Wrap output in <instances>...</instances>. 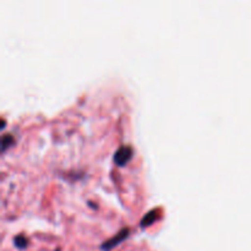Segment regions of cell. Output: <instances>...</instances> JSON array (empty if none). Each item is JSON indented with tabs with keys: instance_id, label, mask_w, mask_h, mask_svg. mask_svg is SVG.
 <instances>
[{
	"instance_id": "cell-3",
	"label": "cell",
	"mask_w": 251,
	"mask_h": 251,
	"mask_svg": "<svg viewBox=\"0 0 251 251\" xmlns=\"http://www.w3.org/2000/svg\"><path fill=\"white\" fill-rule=\"evenodd\" d=\"M157 212H158V211H157V210H152L151 212L147 213V215L145 216V217L142 218V221H141L142 227H146V226L151 225V223L153 222V221L157 218Z\"/></svg>"
},
{
	"instance_id": "cell-1",
	"label": "cell",
	"mask_w": 251,
	"mask_h": 251,
	"mask_svg": "<svg viewBox=\"0 0 251 251\" xmlns=\"http://www.w3.org/2000/svg\"><path fill=\"white\" fill-rule=\"evenodd\" d=\"M132 156V149L127 145L119 147V149L115 151L114 153V161L115 163L119 164V166H124L125 163H127V161H130Z\"/></svg>"
},
{
	"instance_id": "cell-4",
	"label": "cell",
	"mask_w": 251,
	"mask_h": 251,
	"mask_svg": "<svg viewBox=\"0 0 251 251\" xmlns=\"http://www.w3.org/2000/svg\"><path fill=\"white\" fill-rule=\"evenodd\" d=\"M14 142V136L12 135H4L1 139V146H2V150L7 149V147L10 146V145Z\"/></svg>"
},
{
	"instance_id": "cell-5",
	"label": "cell",
	"mask_w": 251,
	"mask_h": 251,
	"mask_svg": "<svg viewBox=\"0 0 251 251\" xmlns=\"http://www.w3.org/2000/svg\"><path fill=\"white\" fill-rule=\"evenodd\" d=\"M15 244H16L17 248L24 249V248H26L27 245V239L24 237V235H17V237L15 238Z\"/></svg>"
},
{
	"instance_id": "cell-2",
	"label": "cell",
	"mask_w": 251,
	"mask_h": 251,
	"mask_svg": "<svg viewBox=\"0 0 251 251\" xmlns=\"http://www.w3.org/2000/svg\"><path fill=\"white\" fill-rule=\"evenodd\" d=\"M129 232H130V230L127 229V228H124V229H122L119 233H118L117 235H115L114 238L107 240V242H105L104 244L102 245V249L103 250H109V249H112V248H114L115 245L119 244L120 242H123V240H124L125 238L127 237Z\"/></svg>"
}]
</instances>
